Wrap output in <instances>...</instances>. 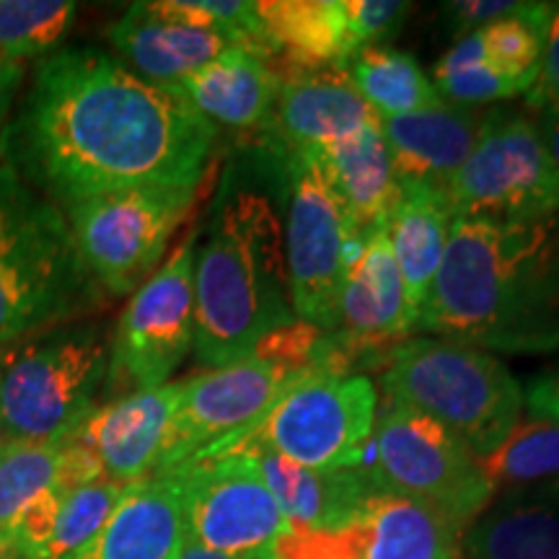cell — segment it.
Returning <instances> with one entry per match:
<instances>
[{"label": "cell", "instance_id": "obj_26", "mask_svg": "<svg viewBox=\"0 0 559 559\" xmlns=\"http://www.w3.org/2000/svg\"><path fill=\"white\" fill-rule=\"evenodd\" d=\"M469 559H559V489L495 495L466 528Z\"/></svg>", "mask_w": 559, "mask_h": 559}, {"label": "cell", "instance_id": "obj_34", "mask_svg": "<svg viewBox=\"0 0 559 559\" xmlns=\"http://www.w3.org/2000/svg\"><path fill=\"white\" fill-rule=\"evenodd\" d=\"M124 489H128L124 481L99 479L66 495L50 544V559H66L73 551L86 547L104 528L115 508L120 506Z\"/></svg>", "mask_w": 559, "mask_h": 559}, {"label": "cell", "instance_id": "obj_33", "mask_svg": "<svg viewBox=\"0 0 559 559\" xmlns=\"http://www.w3.org/2000/svg\"><path fill=\"white\" fill-rule=\"evenodd\" d=\"M549 11L551 3H523L519 13L479 29L489 66L519 83L526 94L539 73Z\"/></svg>", "mask_w": 559, "mask_h": 559}, {"label": "cell", "instance_id": "obj_5", "mask_svg": "<svg viewBox=\"0 0 559 559\" xmlns=\"http://www.w3.org/2000/svg\"><path fill=\"white\" fill-rule=\"evenodd\" d=\"M389 402L449 428L485 459L519 428L526 400L521 381L487 349L445 337H412L389 349L381 370Z\"/></svg>", "mask_w": 559, "mask_h": 559}, {"label": "cell", "instance_id": "obj_1", "mask_svg": "<svg viewBox=\"0 0 559 559\" xmlns=\"http://www.w3.org/2000/svg\"><path fill=\"white\" fill-rule=\"evenodd\" d=\"M218 130L115 55L62 47L34 68L0 160L55 205L91 194L200 190Z\"/></svg>", "mask_w": 559, "mask_h": 559}, {"label": "cell", "instance_id": "obj_7", "mask_svg": "<svg viewBox=\"0 0 559 559\" xmlns=\"http://www.w3.org/2000/svg\"><path fill=\"white\" fill-rule=\"evenodd\" d=\"M376 409L379 391L368 376L306 370L283 389L247 436L226 449L257 443L309 469H360L373 438Z\"/></svg>", "mask_w": 559, "mask_h": 559}, {"label": "cell", "instance_id": "obj_42", "mask_svg": "<svg viewBox=\"0 0 559 559\" xmlns=\"http://www.w3.org/2000/svg\"><path fill=\"white\" fill-rule=\"evenodd\" d=\"M177 559H243V557H230V555H221V551H213V549H205L200 547V544L194 542H187L185 549H181V555Z\"/></svg>", "mask_w": 559, "mask_h": 559}, {"label": "cell", "instance_id": "obj_32", "mask_svg": "<svg viewBox=\"0 0 559 559\" xmlns=\"http://www.w3.org/2000/svg\"><path fill=\"white\" fill-rule=\"evenodd\" d=\"M58 466L60 443L5 440L0 449V539L9 542L19 515L55 487Z\"/></svg>", "mask_w": 559, "mask_h": 559}, {"label": "cell", "instance_id": "obj_9", "mask_svg": "<svg viewBox=\"0 0 559 559\" xmlns=\"http://www.w3.org/2000/svg\"><path fill=\"white\" fill-rule=\"evenodd\" d=\"M370 477L381 487L428 502L466 531L495 500L481 459L423 412L389 402L373 428Z\"/></svg>", "mask_w": 559, "mask_h": 559}, {"label": "cell", "instance_id": "obj_23", "mask_svg": "<svg viewBox=\"0 0 559 559\" xmlns=\"http://www.w3.org/2000/svg\"><path fill=\"white\" fill-rule=\"evenodd\" d=\"M215 130H267L280 81L260 55L234 47L190 79L164 86Z\"/></svg>", "mask_w": 559, "mask_h": 559}, {"label": "cell", "instance_id": "obj_38", "mask_svg": "<svg viewBox=\"0 0 559 559\" xmlns=\"http://www.w3.org/2000/svg\"><path fill=\"white\" fill-rule=\"evenodd\" d=\"M523 9L519 0H456V3H445V19H449L451 29L464 37V34L479 32L495 21L513 16Z\"/></svg>", "mask_w": 559, "mask_h": 559}, {"label": "cell", "instance_id": "obj_43", "mask_svg": "<svg viewBox=\"0 0 559 559\" xmlns=\"http://www.w3.org/2000/svg\"><path fill=\"white\" fill-rule=\"evenodd\" d=\"M0 559H19L16 551H13V547L5 539H0Z\"/></svg>", "mask_w": 559, "mask_h": 559}, {"label": "cell", "instance_id": "obj_4", "mask_svg": "<svg viewBox=\"0 0 559 559\" xmlns=\"http://www.w3.org/2000/svg\"><path fill=\"white\" fill-rule=\"evenodd\" d=\"M66 213L0 160V347L99 304Z\"/></svg>", "mask_w": 559, "mask_h": 559}, {"label": "cell", "instance_id": "obj_44", "mask_svg": "<svg viewBox=\"0 0 559 559\" xmlns=\"http://www.w3.org/2000/svg\"><path fill=\"white\" fill-rule=\"evenodd\" d=\"M5 445V430H3V417H0V449Z\"/></svg>", "mask_w": 559, "mask_h": 559}, {"label": "cell", "instance_id": "obj_35", "mask_svg": "<svg viewBox=\"0 0 559 559\" xmlns=\"http://www.w3.org/2000/svg\"><path fill=\"white\" fill-rule=\"evenodd\" d=\"M345 11L349 41H353L355 55L368 47H381L400 32L404 19L409 16L412 3L400 0H342Z\"/></svg>", "mask_w": 559, "mask_h": 559}, {"label": "cell", "instance_id": "obj_20", "mask_svg": "<svg viewBox=\"0 0 559 559\" xmlns=\"http://www.w3.org/2000/svg\"><path fill=\"white\" fill-rule=\"evenodd\" d=\"M107 39L122 66L156 86H174L234 47H241L226 34L160 19L148 3H132L124 16L109 24Z\"/></svg>", "mask_w": 559, "mask_h": 559}, {"label": "cell", "instance_id": "obj_15", "mask_svg": "<svg viewBox=\"0 0 559 559\" xmlns=\"http://www.w3.org/2000/svg\"><path fill=\"white\" fill-rule=\"evenodd\" d=\"M181 402V381L132 391L96 407L73 430L99 456L107 479L130 481L164 472Z\"/></svg>", "mask_w": 559, "mask_h": 559}, {"label": "cell", "instance_id": "obj_37", "mask_svg": "<svg viewBox=\"0 0 559 559\" xmlns=\"http://www.w3.org/2000/svg\"><path fill=\"white\" fill-rule=\"evenodd\" d=\"M526 104L531 111L559 109V3H551L539 73L526 94Z\"/></svg>", "mask_w": 559, "mask_h": 559}, {"label": "cell", "instance_id": "obj_11", "mask_svg": "<svg viewBox=\"0 0 559 559\" xmlns=\"http://www.w3.org/2000/svg\"><path fill=\"white\" fill-rule=\"evenodd\" d=\"M288 177L285 264L293 311L300 321L337 332L340 296L362 241L309 151H280Z\"/></svg>", "mask_w": 559, "mask_h": 559}, {"label": "cell", "instance_id": "obj_16", "mask_svg": "<svg viewBox=\"0 0 559 559\" xmlns=\"http://www.w3.org/2000/svg\"><path fill=\"white\" fill-rule=\"evenodd\" d=\"M417 330L407 288L386 226L370 230L358 260L349 264L340 296L337 332L370 353H389L396 342ZM386 358V355H383Z\"/></svg>", "mask_w": 559, "mask_h": 559}, {"label": "cell", "instance_id": "obj_36", "mask_svg": "<svg viewBox=\"0 0 559 559\" xmlns=\"http://www.w3.org/2000/svg\"><path fill=\"white\" fill-rule=\"evenodd\" d=\"M62 500H66V492L50 487L19 515L9 536V544L19 559H50V544L55 526H58Z\"/></svg>", "mask_w": 559, "mask_h": 559}, {"label": "cell", "instance_id": "obj_13", "mask_svg": "<svg viewBox=\"0 0 559 559\" xmlns=\"http://www.w3.org/2000/svg\"><path fill=\"white\" fill-rule=\"evenodd\" d=\"M187 542L221 555L257 559L288 519L247 451H218L177 466Z\"/></svg>", "mask_w": 559, "mask_h": 559}, {"label": "cell", "instance_id": "obj_14", "mask_svg": "<svg viewBox=\"0 0 559 559\" xmlns=\"http://www.w3.org/2000/svg\"><path fill=\"white\" fill-rule=\"evenodd\" d=\"M296 379L251 355L181 381L177 425L164 472L226 449L234 440L247 436L267 415L283 389Z\"/></svg>", "mask_w": 559, "mask_h": 559}, {"label": "cell", "instance_id": "obj_6", "mask_svg": "<svg viewBox=\"0 0 559 559\" xmlns=\"http://www.w3.org/2000/svg\"><path fill=\"white\" fill-rule=\"evenodd\" d=\"M111 340L99 324H60L0 347L5 440L60 443L96 409Z\"/></svg>", "mask_w": 559, "mask_h": 559}, {"label": "cell", "instance_id": "obj_24", "mask_svg": "<svg viewBox=\"0 0 559 559\" xmlns=\"http://www.w3.org/2000/svg\"><path fill=\"white\" fill-rule=\"evenodd\" d=\"M358 559H456L461 531L428 502L376 489L347 523Z\"/></svg>", "mask_w": 559, "mask_h": 559}, {"label": "cell", "instance_id": "obj_25", "mask_svg": "<svg viewBox=\"0 0 559 559\" xmlns=\"http://www.w3.org/2000/svg\"><path fill=\"white\" fill-rule=\"evenodd\" d=\"M267 37V66L280 79L324 68H347L355 58L342 0H267L257 3Z\"/></svg>", "mask_w": 559, "mask_h": 559}, {"label": "cell", "instance_id": "obj_29", "mask_svg": "<svg viewBox=\"0 0 559 559\" xmlns=\"http://www.w3.org/2000/svg\"><path fill=\"white\" fill-rule=\"evenodd\" d=\"M495 495L513 489H559V423L528 417L498 451L481 459Z\"/></svg>", "mask_w": 559, "mask_h": 559}, {"label": "cell", "instance_id": "obj_3", "mask_svg": "<svg viewBox=\"0 0 559 559\" xmlns=\"http://www.w3.org/2000/svg\"><path fill=\"white\" fill-rule=\"evenodd\" d=\"M296 319L275 202L226 185L194 254V355L207 368L251 358Z\"/></svg>", "mask_w": 559, "mask_h": 559}, {"label": "cell", "instance_id": "obj_22", "mask_svg": "<svg viewBox=\"0 0 559 559\" xmlns=\"http://www.w3.org/2000/svg\"><path fill=\"white\" fill-rule=\"evenodd\" d=\"M300 151H309L317 160L326 187L360 236L389 226L391 215L400 205L402 185L391 166L381 122L342 138L337 143Z\"/></svg>", "mask_w": 559, "mask_h": 559}, {"label": "cell", "instance_id": "obj_19", "mask_svg": "<svg viewBox=\"0 0 559 559\" xmlns=\"http://www.w3.org/2000/svg\"><path fill=\"white\" fill-rule=\"evenodd\" d=\"M485 111L440 99L428 109L381 120L391 166L400 185H430L445 190L472 156Z\"/></svg>", "mask_w": 559, "mask_h": 559}, {"label": "cell", "instance_id": "obj_41", "mask_svg": "<svg viewBox=\"0 0 559 559\" xmlns=\"http://www.w3.org/2000/svg\"><path fill=\"white\" fill-rule=\"evenodd\" d=\"M536 124H539L542 140L547 145L551 160H555L557 171H559V109L551 111H534Z\"/></svg>", "mask_w": 559, "mask_h": 559}, {"label": "cell", "instance_id": "obj_27", "mask_svg": "<svg viewBox=\"0 0 559 559\" xmlns=\"http://www.w3.org/2000/svg\"><path fill=\"white\" fill-rule=\"evenodd\" d=\"M453 207L445 190L430 185H402V198L389 221V241L400 264L409 309L419 319L449 249Z\"/></svg>", "mask_w": 559, "mask_h": 559}, {"label": "cell", "instance_id": "obj_21", "mask_svg": "<svg viewBox=\"0 0 559 559\" xmlns=\"http://www.w3.org/2000/svg\"><path fill=\"white\" fill-rule=\"evenodd\" d=\"M226 451H247L254 459L264 485L290 526L332 531L353 521L362 500L381 489L379 481L360 469L319 472L300 466L257 443H241ZM218 453V451H215Z\"/></svg>", "mask_w": 559, "mask_h": 559}, {"label": "cell", "instance_id": "obj_12", "mask_svg": "<svg viewBox=\"0 0 559 559\" xmlns=\"http://www.w3.org/2000/svg\"><path fill=\"white\" fill-rule=\"evenodd\" d=\"M194 254L198 228L124 306L109 349L107 383L117 394L166 386L194 349Z\"/></svg>", "mask_w": 559, "mask_h": 559}, {"label": "cell", "instance_id": "obj_28", "mask_svg": "<svg viewBox=\"0 0 559 559\" xmlns=\"http://www.w3.org/2000/svg\"><path fill=\"white\" fill-rule=\"evenodd\" d=\"M345 70L379 120H394L440 102L432 81L409 52L368 47L355 55Z\"/></svg>", "mask_w": 559, "mask_h": 559}, {"label": "cell", "instance_id": "obj_31", "mask_svg": "<svg viewBox=\"0 0 559 559\" xmlns=\"http://www.w3.org/2000/svg\"><path fill=\"white\" fill-rule=\"evenodd\" d=\"M432 86L440 99L461 104V107H479V104L526 94L519 83L489 66L479 32L459 37L456 45L438 60L432 70Z\"/></svg>", "mask_w": 559, "mask_h": 559}, {"label": "cell", "instance_id": "obj_10", "mask_svg": "<svg viewBox=\"0 0 559 559\" xmlns=\"http://www.w3.org/2000/svg\"><path fill=\"white\" fill-rule=\"evenodd\" d=\"M445 194L456 218H557L559 171L536 117L515 109L485 111L477 145Z\"/></svg>", "mask_w": 559, "mask_h": 559}, {"label": "cell", "instance_id": "obj_17", "mask_svg": "<svg viewBox=\"0 0 559 559\" xmlns=\"http://www.w3.org/2000/svg\"><path fill=\"white\" fill-rule=\"evenodd\" d=\"M381 122L345 68H324L280 79L267 135L283 151L319 148Z\"/></svg>", "mask_w": 559, "mask_h": 559}, {"label": "cell", "instance_id": "obj_2", "mask_svg": "<svg viewBox=\"0 0 559 559\" xmlns=\"http://www.w3.org/2000/svg\"><path fill=\"white\" fill-rule=\"evenodd\" d=\"M417 330L479 349H559V215L544 221L453 218Z\"/></svg>", "mask_w": 559, "mask_h": 559}, {"label": "cell", "instance_id": "obj_39", "mask_svg": "<svg viewBox=\"0 0 559 559\" xmlns=\"http://www.w3.org/2000/svg\"><path fill=\"white\" fill-rule=\"evenodd\" d=\"M523 400L531 417L559 423V368L534 376L523 389Z\"/></svg>", "mask_w": 559, "mask_h": 559}, {"label": "cell", "instance_id": "obj_18", "mask_svg": "<svg viewBox=\"0 0 559 559\" xmlns=\"http://www.w3.org/2000/svg\"><path fill=\"white\" fill-rule=\"evenodd\" d=\"M187 544L179 472L130 481L99 534L66 559H177Z\"/></svg>", "mask_w": 559, "mask_h": 559}, {"label": "cell", "instance_id": "obj_30", "mask_svg": "<svg viewBox=\"0 0 559 559\" xmlns=\"http://www.w3.org/2000/svg\"><path fill=\"white\" fill-rule=\"evenodd\" d=\"M75 13L73 0H0V55L19 66L45 60L68 37Z\"/></svg>", "mask_w": 559, "mask_h": 559}, {"label": "cell", "instance_id": "obj_8", "mask_svg": "<svg viewBox=\"0 0 559 559\" xmlns=\"http://www.w3.org/2000/svg\"><path fill=\"white\" fill-rule=\"evenodd\" d=\"M198 190L132 187L81 198L66 210L83 264L111 296L135 293L158 270Z\"/></svg>", "mask_w": 559, "mask_h": 559}, {"label": "cell", "instance_id": "obj_40", "mask_svg": "<svg viewBox=\"0 0 559 559\" xmlns=\"http://www.w3.org/2000/svg\"><path fill=\"white\" fill-rule=\"evenodd\" d=\"M26 66H19L0 55V132L11 120V111L16 107L21 83H24Z\"/></svg>", "mask_w": 559, "mask_h": 559}]
</instances>
